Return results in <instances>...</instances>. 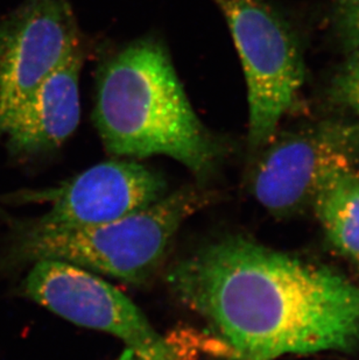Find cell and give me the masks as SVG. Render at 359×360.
Instances as JSON below:
<instances>
[{
  "label": "cell",
  "instance_id": "1",
  "mask_svg": "<svg viewBox=\"0 0 359 360\" xmlns=\"http://www.w3.org/2000/svg\"><path fill=\"white\" fill-rule=\"evenodd\" d=\"M180 302L237 360L348 351L359 344V285L256 241L202 245L167 274Z\"/></svg>",
  "mask_w": 359,
  "mask_h": 360
},
{
  "label": "cell",
  "instance_id": "2",
  "mask_svg": "<svg viewBox=\"0 0 359 360\" xmlns=\"http://www.w3.org/2000/svg\"><path fill=\"white\" fill-rule=\"evenodd\" d=\"M94 122L111 155L173 158L201 184L227 155L225 140L197 117L156 37L137 39L101 63Z\"/></svg>",
  "mask_w": 359,
  "mask_h": 360
},
{
  "label": "cell",
  "instance_id": "3",
  "mask_svg": "<svg viewBox=\"0 0 359 360\" xmlns=\"http://www.w3.org/2000/svg\"><path fill=\"white\" fill-rule=\"evenodd\" d=\"M214 198L206 188L187 187L106 224L53 233L13 229L0 252V280L39 260H58L126 283L144 285L163 266L183 223Z\"/></svg>",
  "mask_w": 359,
  "mask_h": 360
},
{
  "label": "cell",
  "instance_id": "4",
  "mask_svg": "<svg viewBox=\"0 0 359 360\" xmlns=\"http://www.w3.org/2000/svg\"><path fill=\"white\" fill-rule=\"evenodd\" d=\"M223 13L248 85V145L258 150L275 136L305 82L294 32L266 0H213Z\"/></svg>",
  "mask_w": 359,
  "mask_h": 360
},
{
  "label": "cell",
  "instance_id": "5",
  "mask_svg": "<svg viewBox=\"0 0 359 360\" xmlns=\"http://www.w3.org/2000/svg\"><path fill=\"white\" fill-rule=\"evenodd\" d=\"M254 163L250 189L270 214L303 210L334 179L359 166L358 122L325 120L270 140Z\"/></svg>",
  "mask_w": 359,
  "mask_h": 360
},
{
  "label": "cell",
  "instance_id": "6",
  "mask_svg": "<svg viewBox=\"0 0 359 360\" xmlns=\"http://www.w3.org/2000/svg\"><path fill=\"white\" fill-rule=\"evenodd\" d=\"M25 295L78 326L117 337L138 360H177V350L139 308L95 273L58 260H39L23 281Z\"/></svg>",
  "mask_w": 359,
  "mask_h": 360
},
{
  "label": "cell",
  "instance_id": "7",
  "mask_svg": "<svg viewBox=\"0 0 359 360\" xmlns=\"http://www.w3.org/2000/svg\"><path fill=\"white\" fill-rule=\"evenodd\" d=\"M167 195L158 170L131 160L99 163L55 187L14 194L15 203H46L40 217L17 223L27 233L72 231L126 217Z\"/></svg>",
  "mask_w": 359,
  "mask_h": 360
},
{
  "label": "cell",
  "instance_id": "8",
  "mask_svg": "<svg viewBox=\"0 0 359 360\" xmlns=\"http://www.w3.org/2000/svg\"><path fill=\"white\" fill-rule=\"evenodd\" d=\"M81 49L69 0H24L0 21V132L25 99Z\"/></svg>",
  "mask_w": 359,
  "mask_h": 360
},
{
  "label": "cell",
  "instance_id": "9",
  "mask_svg": "<svg viewBox=\"0 0 359 360\" xmlns=\"http://www.w3.org/2000/svg\"><path fill=\"white\" fill-rule=\"evenodd\" d=\"M83 49L51 72L4 125L0 136L18 157H37L63 145L81 120L80 77Z\"/></svg>",
  "mask_w": 359,
  "mask_h": 360
},
{
  "label": "cell",
  "instance_id": "10",
  "mask_svg": "<svg viewBox=\"0 0 359 360\" xmlns=\"http://www.w3.org/2000/svg\"><path fill=\"white\" fill-rule=\"evenodd\" d=\"M329 240L359 264V175L357 170L336 177L313 202Z\"/></svg>",
  "mask_w": 359,
  "mask_h": 360
},
{
  "label": "cell",
  "instance_id": "11",
  "mask_svg": "<svg viewBox=\"0 0 359 360\" xmlns=\"http://www.w3.org/2000/svg\"><path fill=\"white\" fill-rule=\"evenodd\" d=\"M332 101L359 117V49L339 68L330 86Z\"/></svg>",
  "mask_w": 359,
  "mask_h": 360
},
{
  "label": "cell",
  "instance_id": "12",
  "mask_svg": "<svg viewBox=\"0 0 359 360\" xmlns=\"http://www.w3.org/2000/svg\"><path fill=\"white\" fill-rule=\"evenodd\" d=\"M337 34L349 49H359V0H337L334 12Z\"/></svg>",
  "mask_w": 359,
  "mask_h": 360
}]
</instances>
